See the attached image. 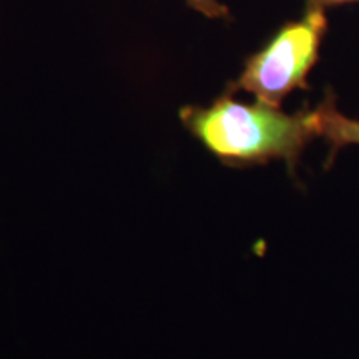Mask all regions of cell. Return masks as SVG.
I'll list each match as a JSON object with an SVG mask.
<instances>
[{"label":"cell","mask_w":359,"mask_h":359,"mask_svg":"<svg viewBox=\"0 0 359 359\" xmlns=\"http://www.w3.org/2000/svg\"><path fill=\"white\" fill-rule=\"evenodd\" d=\"M180 120L226 167H255L281 160L293 177L304 148L316 138L311 109L286 114L258 100L238 102L228 92L208 107H183Z\"/></svg>","instance_id":"6da1fadb"},{"label":"cell","mask_w":359,"mask_h":359,"mask_svg":"<svg viewBox=\"0 0 359 359\" xmlns=\"http://www.w3.org/2000/svg\"><path fill=\"white\" fill-rule=\"evenodd\" d=\"M325 11V7L306 6L302 19L283 25L262 50L246 58L243 70L226 92H248L258 102L281 109L291 92L308 90V75L320 60L327 30Z\"/></svg>","instance_id":"7a4b0ae2"},{"label":"cell","mask_w":359,"mask_h":359,"mask_svg":"<svg viewBox=\"0 0 359 359\" xmlns=\"http://www.w3.org/2000/svg\"><path fill=\"white\" fill-rule=\"evenodd\" d=\"M313 125L316 137L327 143L326 168L333 165L339 150L349 145H359V120L349 118L338 110L336 97L327 92L316 109H313Z\"/></svg>","instance_id":"3957f363"},{"label":"cell","mask_w":359,"mask_h":359,"mask_svg":"<svg viewBox=\"0 0 359 359\" xmlns=\"http://www.w3.org/2000/svg\"><path fill=\"white\" fill-rule=\"evenodd\" d=\"M193 11L203 13L208 19H228L230 11L219 0H187Z\"/></svg>","instance_id":"277c9868"},{"label":"cell","mask_w":359,"mask_h":359,"mask_svg":"<svg viewBox=\"0 0 359 359\" xmlns=\"http://www.w3.org/2000/svg\"><path fill=\"white\" fill-rule=\"evenodd\" d=\"M359 2V0H306V6H316V7H333L341 6V4H351Z\"/></svg>","instance_id":"5b68a950"}]
</instances>
